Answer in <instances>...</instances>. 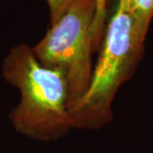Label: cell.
<instances>
[{"instance_id": "obj_6", "label": "cell", "mask_w": 153, "mask_h": 153, "mask_svg": "<svg viewBox=\"0 0 153 153\" xmlns=\"http://www.w3.org/2000/svg\"><path fill=\"white\" fill-rule=\"evenodd\" d=\"M73 0H46L49 10L50 23L56 21Z\"/></svg>"}, {"instance_id": "obj_7", "label": "cell", "mask_w": 153, "mask_h": 153, "mask_svg": "<svg viewBox=\"0 0 153 153\" xmlns=\"http://www.w3.org/2000/svg\"><path fill=\"white\" fill-rule=\"evenodd\" d=\"M134 0H119L117 6H119L120 8L125 10L131 12L132 8L134 5Z\"/></svg>"}, {"instance_id": "obj_1", "label": "cell", "mask_w": 153, "mask_h": 153, "mask_svg": "<svg viewBox=\"0 0 153 153\" xmlns=\"http://www.w3.org/2000/svg\"><path fill=\"white\" fill-rule=\"evenodd\" d=\"M2 75L21 94L19 104L9 115L17 133L51 141L72 129L66 79L60 71L43 66L32 47H12L3 61Z\"/></svg>"}, {"instance_id": "obj_3", "label": "cell", "mask_w": 153, "mask_h": 153, "mask_svg": "<svg viewBox=\"0 0 153 153\" xmlns=\"http://www.w3.org/2000/svg\"><path fill=\"white\" fill-rule=\"evenodd\" d=\"M96 0H73L38 44L32 47L38 60L65 77L68 109L88 88L93 63V27Z\"/></svg>"}, {"instance_id": "obj_4", "label": "cell", "mask_w": 153, "mask_h": 153, "mask_svg": "<svg viewBox=\"0 0 153 153\" xmlns=\"http://www.w3.org/2000/svg\"><path fill=\"white\" fill-rule=\"evenodd\" d=\"M131 14L139 31L146 37L153 17V0H134Z\"/></svg>"}, {"instance_id": "obj_5", "label": "cell", "mask_w": 153, "mask_h": 153, "mask_svg": "<svg viewBox=\"0 0 153 153\" xmlns=\"http://www.w3.org/2000/svg\"><path fill=\"white\" fill-rule=\"evenodd\" d=\"M108 0H96V11L93 27L94 52L100 49L105 29V17Z\"/></svg>"}, {"instance_id": "obj_2", "label": "cell", "mask_w": 153, "mask_h": 153, "mask_svg": "<svg viewBox=\"0 0 153 153\" xmlns=\"http://www.w3.org/2000/svg\"><path fill=\"white\" fill-rule=\"evenodd\" d=\"M146 38L131 12L117 6L105 29L88 88L68 109L72 129L97 130L112 121L115 96L135 71Z\"/></svg>"}]
</instances>
